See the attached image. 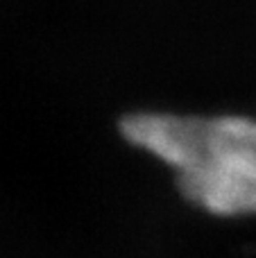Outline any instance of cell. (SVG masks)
<instances>
[{
    "label": "cell",
    "instance_id": "1",
    "mask_svg": "<svg viewBox=\"0 0 256 258\" xmlns=\"http://www.w3.org/2000/svg\"><path fill=\"white\" fill-rule=\"evenodd\" d=\"M120 134L172 174L188 204L216 218H256V118L136 111Z\"/></svg>",
    "mask_w": 256,
    "mask_h": 258
}]
</instances>
